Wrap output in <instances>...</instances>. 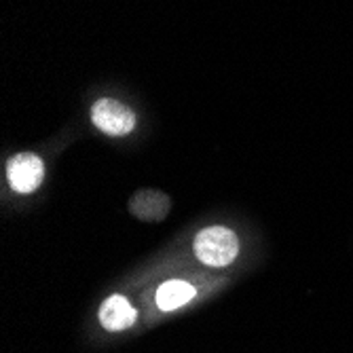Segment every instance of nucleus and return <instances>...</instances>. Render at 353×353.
I'll return each mask as SVG.
<instances>
[{"label": "nucleus", "instance_id": "4", "mask_svg": "<svg viewBox=\"0 0 353 353\" xmlns=\"http://www.w3.org/2000/svg\"><path fill=\"white\" fill-rule=\"evenodd\" d=\"M136 317L138 313L132 307V303L119 294L108 296L100 307V322L110 332H121L125 328H130L136 322Z\"/></svg>", "mask_w": 353, "mask_h": 353}, {"label": "nucleus", "instance_id": "1", "mask_svg": "<svg viewBox=\"0 0 353 353\" xmlns=\"http://www.w3.org/2000/svg\"><path fill=\"white\" fill-rule=\"evenodd\" d=\"M239 254V239L227 227H208L195 237V256L208 267H227Z\"/></svg>", "mask_w": 353, "mask_h": 353}, {"label": "nucleus", "instance_id": "3", "mask_svg": "<svg viewBox=\"0 0 353 353\" xmlns=\"http://www.w3.org/2000/svg\"><path fill=\"white\" fill-rule=\"evenodd\" d=\"M7 178L15 192H21V195L34 192L45 178V165L41 161V157L32 152L15 154L7 165Z\"/></svg>", "mask_w": 353, "mask_h": 353}, {"label": "nucleus", "instance_id": "2", "mask_svg": "<svg viewBox=\"0 0 353 353\" xmlns=\"http://www.w3.org/2000/svg\"><path fill=\"white\" fill-rule=\"evenodd\" d=\"M91 121L98 127L100 132L121 138L134 132L136 127V114L132 108H127L125 104L110 100V98H102L93 104L91 108Z\"/></svg>", "mask_w": 353, "mask_h": 353}, {"label": "nucleus", "instance_id": "5", "mask_svg": "<svg viewBox=\"0 0 353 353\" xmlns=\"http://www.w3.org/2000/svg\"><path fill=\"white\" fill-rule=\"evenodd\" d=\"M195 296V288L186 281L172 279L157 290V307L161 311H174Z\"/></svg>", "mask_w": 353, "mask_h": 353}]
</instances>
